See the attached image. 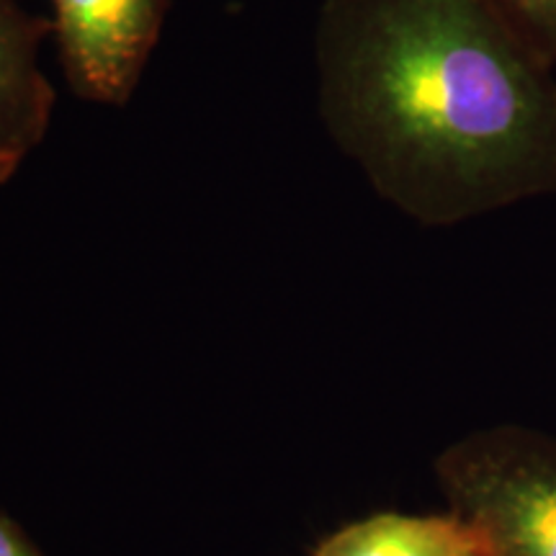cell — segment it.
<instances>
[{"mask_svg":"<svg viewBox=\"0 0 556 556\" xmlns=\"http://www.w3.org/2000/svg\"><path fill=\"white\" fill-rule=\"evenodd\" d=\"M312 556H492V544L475 520L454 510L435 516L387 510L338 528Z\"/></svg>","mask_w":556,"mask_h":556,"instance_id":"obj_5","label":"cell"},{"mask_svg":"<svg viewBox=\"0 0 556 556\" xmlns=\"http://www.w3.org/2000/svg\"><path fill=\"white\" fill-rule=\"evenodd\" d=\"M52 34L50 16L0 0V186L50 135L58 90L41 67V47Z\"/></svg>","mask_w":556,"mask_h":556,"instance_id":"obj_4","label":"cell"},{"mask_svg":"<svg viewBox=\"0 0 556 556\" xmlns=\"http://www.w3.org/2000/svg\"><path fill=\"white\" fill-rule=\"evenodd\" d=\"M0 556H45L11 516L0 510Z\"/></svg>","mask_w":556,"mask_h":556,"instance_id":"obj_7","label":"cell"},{"mask_svg":"<svg viewBox=\"0 0 556 556\" xmlns=\"http://www.w3.org/2000/svg\"><path fill=\"white\" fill-rule=\"evenodd\" d=\"M173 0H52L67 88L80 101L127 106L160 45Z\"/></svg>","mask_w":556,"mask_h":556,"instance_id":"obj_3","label":"cell"},{"mask_svg":"<svg viewBox=\"0 0 556 556\" xmlns=\"http://www.w3.org/2000/svg\"><path fill=\"white\" fill-rule=\"evenodd\" d=\"M448 507L475 520L492 556H556V438L495 426L458 438L435 458Z\"/></svg>","mask_w":556,"mask_h":556,"instance_id":"obj_2","label":"cell"},{"mask_svg":"<svg viewBox=\"0 0 556 556\" xmlns=\"http://www.w3.org/2000/svg\"><path fill=\"white\" fill-rule=\"evenodd\" d=\"M490 3L556 65V0H490Z\"/></svg>","mask_w":556,"mask_h":556,"instance_id":"obj_6","label":"cell"},{"mask_svg":"<svg viewBox=\"0 0 556 556\" xmlns=\"http://www.w3.org/2000/svg\"><path fill=\"white\" fill-rule=\"evenodd\" d=\"M315 67L325 131L417 225L556 191V65L490 0H325Z\"/></svg>","mask_w":556,"mask_h":556,"instance_id":"obj_1","label":"cell"}]
</instances>
